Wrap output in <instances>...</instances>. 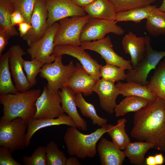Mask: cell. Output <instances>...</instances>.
<instances>
[{
    "instance_id": "obj_24",
    "label": "cell",
    "mask_w": 165,
    "mask_h": 165,
    "mask_svg": "<svg viewBox=\"0 0 165 165\" xmlns=\"http://www.w3.org/2000/svg\"><path fill=\"white\" fill-rule=\"evenodd\" d=\"M153 148L151 143L144 141L130 142L124 151L126 157L130 163L136 165H144L145 163V155L150 149Z\"/></svg>"
},
{
    "instance_id": "obj_17",
    "label": "cell",
    "mask_w": 165,
    "mask_h": 165,
    "mask_svg": "<svg viewBox=\"0 0 165 165\" xmlns=\"http://www.w3.org/2000/svg\"><path fill=\"white\" fill-rule=\"evenodd\" d=\"M73 74L66 82L65 86L70 88L75 94L81 93L86 96L93 94L92 89L96 82L81 64L77 63Z\"/></svg>"
},
{
    "instance_id": "obj_41",
    "label": "cell",
    "mask_w": 165,
    "mask_h": 165,
    "mask_svg": "<svg viewBox=\"0 0 165 165\" xmlns=\"http://www.w3.org/2000/svg\"><path fill=\"white\" fill-rule=\"evenodd\" d=\"M10 19L12 24L14 27L25 22L24 18L21 13L19 11L15 10L11 14Z\"/></svg>"
},
{
    "instance_id": "obj_16",
    "label": "cell",
    "mask_w": 165,
    "mask_h": 165,
    "mask_svg": "<svg viewBox=\"0 0 165 165\" xmlns=\"http://www.w3.org/2000/svg\"><path fill=\"white\" fill-rule=\"evenodd\" d=\"M92 91L97 94L102 109L109 114H112L117 105L116 98L120 94L115 82L100 79L96 81Z\"/></svg>"
},
{
    "instance_id": "obj_44",
    "label": "cell",
    "mask_w": 165,
    "mask_h": 165,
    "mask_svg": "<svg viewBox=\"0 0 165 165\" xmlns=\"http://www.w3.org/2000/svg\"><path fill=\"white\" fill-rule=\"evenodd\" d=\"M78 6L82 8L85 6L95 0H72Z\"/></svg>"
},
{
    "instance_id": "obj_22",
    "label": "cell",
    "mask_w": 165,
    "mask_h": 165,
    "mask_svg": "<svg viewBox=\"0 0 165 165\" xmlns=\"http://www.w3.org/2000/svg\"><path fill=\"white\" fill-rule=\"evenodd\" d=\"M82 8L91 19L116 20L117 13L108 0H95Z\"/></svg>"
},
{
    "instance_id": "obj_3",
    "label": "cell",
    "mask_w": 165,
    "mask_h": 165,
    "mask_svg": "<svg viewBox=\"0 0 165 165\" xmlns=\"http://www.w3.org/2000/svg\"><path fill=\"white\" fill-rule=\"evenodd\" d=\"M107 125L88 134L81 133L77 127H68L64 137L68 154L82 159L94 157L97 152V143L107 132Z\"/></svg>"
},
{
    "instance_id": "obj_31",
    "label": "cell",
    "mask_w": 165,
    "mask_h": 165,
    "mask_svg": "<svg viewBox=\"0 0 165 165\" xmlns=\"http://www.w3.org/2000/svg\"><path fill=\"white\" fill-rule=\"evenodd\" d=\"M75 97L76 106L81 113L84 116L90 119L94 125L102 127L107 124V119L98 116L94 105L86 101L82 93L76 94Z\"/></svg>"
},
{
    "instance_id": "obj_40",
    "label": "cell",
    "mask_w": 165,
    "mask_h": 165,
    "mask_svg": "<svg viewBox=\"0 0 165 165\" xmlns=\"http://www.w3.org/2000/svg\"><path fill=\"white\" fill-rule=\"evenodd\" d=\"M10 36L4 30L0 29V56L5 50L10 38Z\"/></svg>"
},
{
    "instance_id": "obj_35",
    "label": "cell",
    "mask_w": 165,
    "mask_h": 165,
    "mask_svg": "<svg viewBox=\"0 0 165 165\" xmlns=\"http://www.w3.org/2000/svg\"><path fill=\"white\" fill-rule=\"evenodd\" d=\"M116 13L151 5L156 0H108Z\"/></svg>"
},
{
    "instance_id": "obj_25",
    "label": "cell",
    "mask_w": 165,
    "mask_h": 165,
    "mask_svg": "<svg viewBox=\"0 0 165 165\" xmlns=\"http://www.w3.org/2000/svg\"><path fill=\"white\" fill-rule=\"evenodd\" d=\"M116 86L119 90L120 94L123 97L137 96L149 101L154 100L158 97L148 90L146 86L129 82L126 83L118 82Z\"/></svg>"
},
{
    "instance_id": "obj_15",
    "label": "cell",
    "mask_w": 165,
    "mask_h": 165,
    "mask_svg": "<svg viewBox=\"0 0 165 165\" xmlns=\"http://www.w3.org/2000/svg\"><path fill=\"white\" fill-rule=\"evenodd\" d=\"M11 73L15 86L18 91L30 89L33 86L29 82L24 72L23 56L26 52L19 45H14L8 50Z\"/></svg>"
},
{
    "instance_id": "obj_29",
    "label": "cell",
    "mask_w": 165,
    "mask_h": 165,
    "mask_svg": "<svg viewBox=\"0 0 165 165\" xmlns=\"http://www.w3.org/2000/svg\"><path fill=\"white\" fill-rule=\"evenodd\" d=\"M157 7L156 6L150 5L118 12L116 13V21L117 22L129 21L140 23L142 20L146 19Z\"/></svg>"
},
{
    "instance_id": "obj_48",
    "label": "cell",
    "mask_w": 165,
    "mask_h": 165,
    "mask_svg": "<svg viewBox=\"0 0 165 165\" xmlns=\"http://www.w3.org/2000/svg\"><path fill=\"white\" fill-rule=\"evenodd\" d=\"M11 1L13 4H14L16 2H17L19 0H10Z\"/></svg>"
},
{
    "instance_id": "obj_4",
    "label": "cell",
    "mask_w": 165,
    "mask_h": 165,
    "mask_svg": "<svg viewBox=\"0 0 165 165\" xmlns=\"http://www.w3.org/2000/svg\"><path fill=\"white\" fill-rule=\"evenodd\" d=\"M145 38L146 48L144 55L136 67L127 70L126 80L147 86L149 82L147 80L148 74L152 70L156 68L160 60L165 57V51L153 50L151 44L150 36H147Z\"/></svg>"
},
{
    "instance_id": "obj_42",
    "label": "cell",
    "mask_w": 165,
    "mask_h": 165,
    "mask_svg": "<svg viewBox=\"0 0 165 165\" xmlns=\"http://www.w3.org/2000/svg\"><path fill=\"white\" fill-rule=\"evenodd\" d=\"M18 30L20 36L23 38L26 35L32 26L31 24L24 22L18 25Z\"/></svg>"
},
{
    "instance_id": "obj_32",
    "label": "cell",
    "mask_w": 165,
    "mask_h": 165,
    "mask_svg": "<svg viewBox=\"0 0 165 165\" xmlns=\"http://www.w3.org/2000/svg\"><path fill=\"white\" fill-rule=\"evenodd\" d=\"M146 28L153 36H165V13L157 7L146 19Z\"/></svg>"
},
{
    "instance_id": "obj_1",
    "label": "cell",
    "mask_w": 165,
    "mask_h": 165,
    "mask_svg": "<svg viewBox=\"0 0 165 165\" xmlns=\"http://www.w3.org/2000/svg\"><path fill=\"white\" fill-rule=\"evenodd\" d=\"M131 136L165 152V101L157 97L135 112Z\"/></svg>"
},
{
    "instance_id": "obj_45",
    "label": "cell",
    "mask_w": 165,
    "mask_h": 165,
    "mask_svg": "<svg viewBox=\"0 0 165 165\" xmlns=\"http://www.w3.org/2000/svg\"><path fill=\"white\" fill-rule=\"evenodd\" d=\"M154 156L156 165H160L163 163L164 159L162 154H157Z\"/></svg>"
},
{
    "instance_id": "obj_13",
    "label": "cell",
    "mask_w": 165,
    "mask_h": 165,
    "mask_svg": "<svg viewBox=\"0 0 165 165\" xmlns=\"http://www.w3.org/2000/svg\"><path fill=\"white\" fill-rule=\"evenodd\" d=\"M48 13V28L64 18L87 14L72 0H45Z\"/></svg>"
},
{
    "instance_id": "obj_49",
    "label": "cell",
    "mask_w": 165,
    "mask_h": 165,
    "mask_svg": "<svg viewBox=\"0 0 165 165\" xmlns=\"http://www.w3.org/2000/svg\"><path fill=\"white\" fill-rule=\"evenodd\" d=\"M163 61H165V57H164V60Z\"/></svg>"
},
{
    "instance_id": "obj_14",
    "label": "cell",
    "mask_w": 165,
    "mask_h": 165,
    "mask_svg": "<svg viewBox=\"0 0 165 165\" xmlns=\"http://www.w3.org/2000/svg\"><path fill=\"white\" fill-rule=\"evenodd\" d=\"M48 13L45 0H37L31 17V28L22 38L29 46L41 38L47 28Z\"/></svg>"
},
{
    "instance_id": "obj_28",
    "label": "cell",
    "mask_w": 165,
    "mask_h": 165,
    "mask_svg": "<svg viewBox=\"0 0 165 165\" xmlns=\"http://www.w3.org/2000/svg\"><path fill=\"white\" fill-rule=\"evenodd\" d=\"M150 101L139 97H126L116 106L114 111L117 117L123 116L130 112H136L146 106Z\"/></svg>"
},
{
    "instance_id": "obj_37",
    "label": "cell",
    "mask_w": 165,
    "mask_h": 165,
    "mask_svg": "<svg viewBox=\"0 0 165 165\" xmlns=\"http://www.w3.org/2000/svg\"><path fill=\"white\" fill-rule=\"evenodd\" d=\"M46 156L45 147H37L30 156H24L22 159L25 165H46Z\"/></svg>"
},
{
    "instance_id": "obj_46",
    "label": "cell",
    "mask_w": 165,
    "mask_h": 165,
    "mask_svg": "<svg viewBox=\"0 0 165 165\" xmlns=\"http://www.w3.org/2000/svg\"><path fill=\"white\" fill-rule=\"evenodd\" d=\"M146 163L147 165H156L155 156H149L146 159Z\"/></svg>"
},
{
    "instance_id": "obj_6",
    "label": "cell",
    "mask_w": 165,
    "mask_h": 165,
    "mask_svg": "<svg viewBox=\"0 0 165 165\" xmlns=\"http://www.w3.org/2000/svg\"><path fill=\"white\" fill-rule=\"evenodd\" d=\"M28 124L21 118L0 122V146L6 147L12 152L24 149Z\"/></svg>"
},
{
    "instance_id": "obj_30",
    "label": "cell",
    "mask_w": 165,
    "mask_h": 165,
    "mask_svg": "<svg viewBox=\"0 0 165 165\" xmlns=\"http://www.w3.org/2000/svg\"><path fill=\"white\" fill-rule=\"evenodd\" d=\"M14 10V4L10 0H0V29L4 30L10 37L19 35L10 19Z\"/></svg>"
},
{
    "instance_id": "obj_43",
    "label": "cell",
    "mask_w": 165,
    "mask_h": 165,
    "mask_svg": "<svg viewBox=\"0 0 165 165\" xmlns=\"http://www.w3.org/2000/svg\"><path fill=\"white\" fill-rule=\"evenodd\" d=\"M77 157L75 156H71L67 159L66 165H81Z\"/></svg>"
},
{
    "instance_id": "obj_7",
    "label": "cell",
    "mask_w": 165,
    "mask_h": 165,
    "mask_svg": "<svg viewBox=\"0 0 165 165\" xmlns=\"http://www.w3.org/2000/svg\"><path fill=\"white\" fill-rule=\"evenodd\" d=\"M87 14L75 16L60 20L59 26L56 34L55 46L72 45L80 46V35L85 24L91 19Z\"/></svg>"
},
{
    "instance_id": "obj_27",
    "label": "cell",
    "mask_w": 165,
    "mask_h": 165,
    "mask_svg": "<svg viewBox=\"0 0 165 165\" xmlns=\"http://www.w3.org/2000/svg\"><path fill=\"white\" fill-rule=\"evenodd\" d=\"M127 119L122 118L119 119L116 125L108 124L107 132L110 136L112 142L121 150H124L130 142L127 133L125 124Z\"/></svg>"
},
{
    "instance_id": "obj_33",
    "label": "cell",
    "mask_w": 165,
    "mask_h": 165,
    "mask_svg": "<svg viewBox=\"0 0 165 165\" xmlns=\"http://www.w3.org/2000/svg\"><path fill=\"white\" fill-rule=\"evenodd\" d=\"M126 70L113 64H106L101 66L100 75L101 79L115 82L126 80Z\"/></svg>"
},
{
    "instance_id": "obj_47",
    "label": "cell",
    "mask_w": 165,
    "mask_h": 165,
    "mask_svg": "<svg viewBox=\"0 0 165 165\" xmlns=\"http://www.w3.org/2000/svg\"><path fill=\"white\" fill-rule=\"evenodd\" d=\"M158 8L160 11L165 13V0H163L161 5Z\"/></svg>"
},
{
    "instance_id": "obj_2",
    "label": "cell",
    "mask_w": 165,
    "mask_h": 165,
    "mask_svg": "<svg viewBox=\"0 0 165 165\" xmlns=\"http://www.w3.org/2000/svg\"><path fill=\"white\" fill-rule=\"evenodd\" d=\"M41 93L40 89H37L0 94V103L3 106L0 122L21 118L28 124L35 115L36 103Z\"/></svg>"
},
{
    "instance_id": "obj_12",
    "label": "cell",
    "mask_w": 165,
    "mask_h": 165,
    "mask_svg": "<svg viewBox=\"0 0 165 165\" xmlns=\"http://www.w3.org/2000/svg\"><path fill=\"white\" fill-rule=\"evenodd\" d=\"M36 110L34 119L55 118L64 113L58 91L50 90L46 86L43 87L36 101Z\"/></svg>"
},
{
    "instance_id": "obj_26",
    "label": "cell",
    "mask_w": 165,
    "mask_h": 165,
    "mask_svg": "<svg viewBox=\"0 0 165 165\" xmlns=\"http://www.w3.org/2000/svg\"><path fill=\"white\" fill-rule=\"evenodd\" d=\"M153 94L165 101V62H160L146 86Z\"/></svg>"
},
{
    "instance_id": "obj_18",
    "label": "cell",
    "mask_w": 165,
    "mask_h": 165,
    "mask_svg": "<svg viewBox=\"0 0 165 165\" xmlns=\"http://www.w3.org/2000/svg\"><path fill=\"white\" fill-rule=\"evenodd\" d=\"M122 44L125 53L130 55L133 68H135L142 59L145 53V37H138L132 31H130L123 38Z\"/></svg>"
},
{
    "instance_id": "obj_34",
    "label": "cell",
    "mask_w": 165,
    "mask_h": 165,
    "mask_svg": "<svg viewBox=\"0 0 165 165\" xmlns=\"http://www.w3.org/2000/svg\"><path fill=\"white\" fill-rule=\"evenodd\" d=\"M46 165H66L67 160L64 152L60 150L53 141L49 142L45 147Z\"/></svg>"
},
{
    "instance_id": "obj_38",
    "label": "cell",
    "mask_w": 165,
    "mask_h": 165,
    "mask_svg": "<svg viewBox=\"0 0 165 165\" xmlns=\"http://www.w3.org/2000/svg\"><path fill=\"white\" fill-rule=\"evenodd\" d=\"M37 0H19L14 4L15 10L19 11L25 22L31 24V19L35 3Z\"/></svg>"
},
{
    "instance_id": "obj_5",
    "label": "cell",
    "mask_w": 165,
    "mask_h": 165,
    "mask_svg": "<svg viewBox=\"0 0 165 165\" xmlns=\"http://www.w3.org/2000/svg\"><path fill=\"white\" fill-rule=\"evenodd\" d=\"M62 57L57 56L53 62L44 64L39 73L40 76L47 81L48 89L54 92H58L65 86L76 69L72 61L67 65H64Z\"/></svg>"
},
{
    "instance_id": "obj_9",
    "label": "cell",
    "mask_w": 165,
    "mask_h": 165,
    "mask_svg": "<svg viewBox=\"0 0 165 165\" xmlns=\"http://www.w3.org/2000/svg\"><path fill=\"white\" fill-rule=\"evenodd\" d=\"M116 21L99 19H91L84 26L80 40L81 42L101 39L108 34L123 35L124 30L116 24Z\"/></svg>"
},
{
    "instance_id": "obj_21",
    "label": "cell",
    "mask_w": 165,
    "mask_h": 165,
    "mask_svg": "<svg viewBox=\"0 0 165 165\" xmlns=\"http://www.w3.org/2000/svg\"><path fill=\"white\" fill-rule=\"evenodd\" d=\"M61 99V105L64 112L70 116L77 128L83 131L87 130L86 121L80 115L77 109L75 94L69 87L64 86L58 91Z\"/></svg>"
},
{
    "instance_id": "obj_36",
    "label": "cell",
    "mask_w": 165,
    "mask_h": 165,
    "mask_svg": "<svg viewBox=\"0 0 165 165\" xmlns=\"http://www.w3.org/2000/svg\"><path fill=\"white\" fill-rule=\"evenodd\" d=\"M44 65L43 63L36 59L31 61L24 60V70L26 72L28 80L33 86L36 84V77Z\"/></svg>"
},
{
    "instance_id": "obj_19",
    "label": "cell",
    "mask_w": 165,
    "mask_h": 165,
    "mask_svg": "<svg viewBox=\"0 0 165 165\" xmlns=\"http://www.w3.org/2000/svg\"><path fill=\"white\" fill-rule=\"evenodd\" d=\"M61 125L77 127L71 117L64 113L55 118L32 119L28 123L25 138L26 147L29 146L31 138L38 130L47 127Z\"/></svg>"
},
{
    "instance_id": "obj_11",
    "label": "cell",
    "mask_w": 165,
    "mask_h": 165,
    "mask_svg": "<svg viewBox=\"0 0 165 165\" xmlns=\"http://www.w3.org/2000/svg\"><path fill=\"white\" fill-rule=\"evenodd\" d=\"M53 54L55 57L67 55L76 58L95 80L100 79V71L101 65L93 59L81 46L68 44L56 46Z\"/></svg>"
},
{
    "instance_id": "obj_8",
    "label": "cell",
    "mask_w": 165,
    "mask_h": 165,
    "mask_svg": "<svg viewBox=\"0 0 165 165\" xmlns=\"http://www.w3.org/2000/svg\"><path fill=\"white\" fill-rule=\"evenodd\" d=\"M59 26V23H55L47 28L41 38L29 46L27 51L31 60L37 59L44 64L54 61V41Z\"/></svg>"
},
{
    "instance_id": "obj_20",
    "label": "cell",
    "mask_w": 165,
    "mask_h": 165,
    "mask_svg": "<svg viewBox=\"0 0 165 165\" xmlns=\"http://www.w3.org/2000/svg\"><path fill=\"white\" fill-rule=\"evenodd\" d=\"M97 150L102 165H122L126 157L124 151L105 138L101 139Z\"/></svg>"
},
{
    "instance_id": "obj_10",
    "label": "cell",
    "mask_w": 165,
    "mask_h": 165,
    "mask_svg": "<svg viewBox=\"0 0 165 165\" xmlns=\"http://www.w3.org/2000/svg\"><path fill=\"white\" fill-rule=\"evenodd\" d=\"M80 46L85 50L94 51L99 54L106 64L115 65L130 70L133 68L130 60H126L114 50L110 37L108 36L98 40L81 42Z\"/></svg>"
},
{
    "instance_id": "obj_23",
    "label": "cell",
    "mask_w": 165,
    "mask_h": 165,
    "mask_svg": "<svg viewBox=\"0 0 165 165\" xmlns=\"http://www.w3.org/2000/svg\"><path fill=\"white\" fill-rule=\"evenodd\" d=\"M9 56L8 50L0 56V94H15L18 91L12 79Z\"/></svg>"
},
{
    "instance_id": "obj_39",
    "label": "cell",
    "mask_w": 165,
    "mask_h": 165,
    "mask_svg": "<svg viewBox=\"0 0 165 165\" xmlns=\"http://www.w3.org/2000/svg\"><path fill=\"white\" fill-rule=\"evenodd\" d=\"M12 152L9 148L0 146V165H21L12 157Z\"/></svg>"
}]
</instances>
